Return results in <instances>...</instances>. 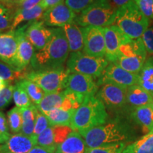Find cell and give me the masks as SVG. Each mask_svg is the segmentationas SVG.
Returning <instances> with one entry per match:
<instances>
[{"label": "cell", "instance_id": "obj_1", "mask_svg": "<svg viewBox=\"0 0 153 153\" xmlns=\"http://www.w3.org/2000/svg\"><path fill=\"white\" fill-rule=\"evenodd\" d=\"M79 133L83 137L88 148H99L116 143L127 144L134 142L137 138L135 130L132 126L119 118Z\"/></svg>", "mask_w": 153, "mask_h": 153}, {"label": "cell", "instance_id": "obj_2", "mask_svg": "<svg viewBox=\"0 0 153 153\" xmlns=\"http://www.w3.org/2000/svg\"><path fill=\"white\" fill-rule=\"evenodd\" d=\"M70 52L63 28H53V35L45 47L34 53L30 67L36 72L62 68L68 60Z\"/></svg>", "mask_w": 153, "mask_h": 153}, {"label": "cell", "instance_id": "obj_3", "mask_svg": "<svg viewBox=\"0 0 153 153\" xmlns=\"http://www.w3.org/2000/svg\"><path fill=\"white\" fill-rule=\"evenodd\" d=\"M108 115L106 108L96 96L86 97L74 112L70 127L81 132L106 123Z\"/></svg>", "mask_w": 153, "mask_h": 153}, {"label": "cell", "instance_id": "obj_4", "mask_svg": "<svg viewBox=\"0 0 153 153\" xmlns=\"http://www.w3.org/2000/svg\"><path fill=\"white\" fill-rule=\"evenodd\" d=\"M113 25L118 26L130 39L136 40L149 27V19L138 9L134 0L118 7Z\"/></svg>", "mask_w": 153, "mask_h": 153}, {"label": "cell", "instance_id": "obj_5", "mask_svg": "<svg viewBox=\"0 0 153 153\" xmlns=\"http://www.w3.org/2000/svg\"><path fill=\"white\" fill-rule=\"evenodd\" d=\"M116 10L110 0H95L76 16L74 22L81 27H108L114 24Z\"/></svg>", "mask_w": 153, "mask_h": 153}, {"label": "cell", "instance_id": "obj_6", "mask_svg": "<svg viewBox=\"0 0 153 153\" xmlns=\"http://www.w3.org/2000/svg\"><path fill=\"white\" fill-rule=\"evenodd\" d=\"M108 64L106 57H92L79 51L70 53L66 66L70 73L86 74L98 79Z\"/></svg>", "mask_w": 153, "mask_h": 153}, {"label": "cell", "instance_id": "obj_7", "mask_svg": "<svg viewBox=\"0 0 153 153\" xmlns=\"http://www.w3.org/2000/svg\"><path fill=\"white\" fill-rule=\"evenodd\" d=\"M70 72L64 67L36 72L32 71L27 74L25 79L30 80L39 86L45 94L60 92L65 89V84Z\"/></svg>", "mask_w": 153, "mask_h": 153}, {"label": "cell", "instance_id": "obj_8", "mask_svg": "<svg viewBox=\"0 0 153 153\" xmlns=\"http://www.w3.org/2000/svg\"><path fill=\"white\" fill-rule=\"evenodd\" d=\"M127 88L116 84L107 82L99 87L95 96L104 104L106 108L111 111H119L127 108Z\"/></svg>", "mask_w": 153, "mask_h": 153}, {"label": "cell", "instance_id": "obj_9", "mask_svg": "<svg viewBox=\"0 0 153 153\" xmlns=\"http://www.w3.org/2000/svg\"><path fill=\"white\" fill-rule=\"evenodd\" d=\"M82 28L84 33V53L92 57H105L106 46L104 28L95 26Z\"/></svg>", "mask_w": 153, "mask_h": 153}, {"label": "cell", "instance_id": "obj_10", "mask_svg": "<svg viewBox=\"0 0 153 153\" xmlns=\"http://www.w3.org/2000/svg\"><path fill=\"white\" fill-rule=\"evenodd\" d=\"M107 82L129 87L138 84V74L126 71L114 63H110L97 81L99 87Z\"/></svg>", "mask_w": 153, "mask_h": 153}, {"label": "cell", "instance_id": "obj_11", "mask_svg": "<svg viewBox=\"0 0 153 153\" xmlns=\"http://www.w3.org/2000/svg\"><path fill=\"white\" fill-rule=\"evenodd\" d=\"M76 14L65 4V1L44 12L41 20L45 26L62 28L65 25L74 22Z\"/></svg>", "mask_w": 153, "mask_h": 153}, {"label": "cell", "instance_id": "obj_12", "mask_svg": "<svg viewBox=\"0 0 153 153\" xmlns=\"http://www.w3.org/2000/svg\"><path fill=\"white\" fill-rule=\"evenodd\" d=\"M104 34L106 46L105 57L109 62L114 63L118 57L120 45L131 39L115 25L104 28Z\"/></svg>", "mask_w": 153, "mask_h": 153}, {"label": "cell", "instance_id": "obj_13", "mask_svg": "<svg viewBox=\"0 0 153 153\" xmlns=\"http://www.w3.org/2000/svg\"><path fill=\"white\" fill-rule=\"evenodd\" d=\"M99 87L92 76L79 73H70L65 84V89L84 97L95 96Z\"/></svg>", "mask_w": 153, "mask_h": 153}, {"label": "cell", "instance_id": "obj_14", "mask_svg": "<svg viewBox=\"0 0 153 153\" xmlns=\"http://www.w3.org/2000/svg\"><path fill=\"white\" fill-rule=\"evenodd\" d=\"M29 23L19 26L16 31L19 35L18 50L15 58L14 68L19 70H24L31 62L36 50L26 37V30Z\"/></svg>", "mask_w": 153, "mask_h": 153}, {"label": "cell", "instance_id": "obj_15", "mask_svg": "<svg viewBox=\"0 0 153 153\" xmlns=\"http://www.w3.org/2000/svg\"><path fill=\"white\" fill-rule=\"evenodd\" d=\"M53 33V28L47 27L41 20H39L29 23L26 30V37L37 51L45 47Z\"/></svg>", "mask_w": 153, "mask_h": 153}, {"label": "cell", "instance_id": "obj_16", "mask_svg": "<svg viewBox=\"0 0 153 153\" xmlns=\"http://www.w3.org/2000/svg\"><path fill=\"white\" fill-rule=\"evenodd\" d=\"M18 45L19 35L16 30L0 33V60L14 68Z\"/></svg>", "mask_w": 153, "mask_h": 153}, {"label": "cell", "instance_id": "obj_17", "mask_svg": "<svg viewBox=\"0 0 153 153\" xmlns=\"http://www.w3.org/2000/svg\"><path fill=\"white\" fill-rule=\"evenodd\" d=\"M36 145V138L17 133L11 135L4 144L0 145V153H28Z\"/></svg>", "mask_w": 153, "mask_h": 153}, {"label": "cell", "instance_id": "obj_18", "mask_svg": "<svg viewBox=\"0 0 153 153\" xmlns=\"http://www.w3.org/2000/svg\"><path fill=\"white\" fill-rule=\"evenodd\" d=\"M126 104L129 111L153 104V96L138 85L131 86L127 88Z\"/></svg>", "mask_w": 153, "mask_h": 153}, {"label": "cell", "instance_id": "obj_19", "mask_svg": "<svg viewBox=\"0 0 153 153\" xmlns=\"http://www.w3.org/2000/svg\"><path fill=\"white\" fill-rule=\"evenodd\" d=\"M130 111V117L140 126L145 135L153 132V104L138 107Z\"/></svg>", "mask_w": 153, "mask_h": 153}, {"label": "cell", "instance_id": "obj_20", "mask_svg": "<svg viewBox=\"0 0 153 153\" xmlns=\"http://www.w3.org/2000/svg\"><path fill=\"white\" fill-rule=\"evenodd\" d=\"M88 148L79 132L73 131L57 146L55 153H87Z\"/></svg>", "mask_w": 153, "mask_h": 153}, {"label": "cell", "instance_id": "obj_21", "mask_svg": "<svg viewBox=\"0 0 153 153\" xmlns=\"http://www.w3.org/2000/svg\"><path fill=\"white\" fill-rule=\"evenodd\" d=\"M68 40L71 53L79 52L84 48L83 28L74 22L65 25L62 27Z\"/></svg>", "mask_w": 153, "mask_h": 153}, {"label": "cell", "instance_id": "obj_22", "mask_svg": "<svg viewBox=\"0 0 153 153\" xmlns=\"http://www.w3.org/2000/svg\"><path fill=\"white\" fill-rule=\"evenodd\" d=\"M45 9L41 4L30 9H18L14 14L11 30H15L24 22L32 23L41 20Z\"/></svg>", "mask_w": 153, "mask_h": 153}, {"label": "cell", "instance_id": "obj_23", "mask_svg": "<svg viewBox=\"0 0 153 153\" xmlns=\"http://www.w3.org/2000/svg\"><path fill=\"white\" fill-rule=\"evenodd\" d=\"M122 153H153V132L126 145Z\"/></svg>", "mask_w": 153, "mask_h": 153}, {"label": "cell", "instance_id": "obj_24", "mask_svg": "<svg viewBox=\"0 0 153 153\" xmlns=\"http://www.w3.org/2000/svg\"><path fill=\"white\" fill-rule=\"evenodd\" d=\"M65 99V96L63 91L60 92L45 94V97L40 104L36 106L39 111L43 113V114H46L47 113L55 108H60Z\"/></svg>", "mask_w": 153, "mask_h": 153}, {"label": "cell", "instance_id": "obj_25", "mask_svg": "<svg viewBox=\"0 0 153 153\" xmlns=\"http://www.w3.org/2000/svg\"><path fill=\"white\" fill-rule=\"evenodd\" d=\"M38 111L37 107L33 104L26 108H21L22 114V127L21 132L26 136L33 137Z\"/></svg>", "mask_w": 153, "mask_h": 153}, {"label": "cell", "instance_id": "obj_26", "mask_svg": "<svg viewBox=\"0 0 153 153\" xmlns=\"http://www.w3.org/2000/svg\"><path fill=\"white\" fill-rule=\"evenodd\" d=\"M146 62V56L140 55V56L134 57H118L114 64L120 67L126 71L131 72L133 74H138L143 67Z\"/></svg>", "mask_w": 153, "mask_h": 153}, {"label": "cell", "instance_id": "obj_27", "mask_svg": "<svg viewBox=\"0 0 153 153\" xmlns=\"http://www.w3.org/2000/svg\"><path fill=\"white\" fill-rule=\"evenodd\" d=\"M139 86L153 96V58L148 59L138 74Z\"/></svg>", "mask_w": 153, "mask_h": 153}, {"label": "cell", "instance_id": "obj_28", "mask_svg": "<svg viewBox=\"0 0 153 153\" xmlns=\"http://www.w3.org/2000/svg\"><path fill=\"white\" fill-rule=\"evenodd\" d=\"M144 55L146 56L147 52L140 38L136 40H130L122 44L119 48L118 57H134Z\"/></svg>", "mask_w": 153, "mask_h": 153}, {"label": "cell", "instance_id": "obj_29", "mask_svg": "<svg viewBox=\"0 0 153 153\" xmlns=\"http://www.w3.org/2000/svg\"><path fill=\"white\" fill-rule=\"evenodd\" d=\"M75 111H65L61 108H55L45 114L48 119L51 126H70Z\"/></svg>", "mask_w": 153, "mask_h": 153}, {"label": "cell", "instance_id": "obj_30", "mask_svg": "<svg viewBox=\"0 0 153 153\" xmlns=\"http://www.w3.org/2000/svg\"><path fill=\"white\" fill-rule=\"evenodd\" d=\"M24 70H19L10 65L0 60V78L8 83L16 81V80L24 79L28 73Z\"/></svg>", "mask_w": 153, "mask_h": 153}, {"label": "cell", "instance_id": "obj_31", "mask_svg": "<svg viewBox=\"0 0 153 153\" xmlns=\"http://www.w3.org/2000/svg\"><path fill=\"white\" fill-rule=\"evenodd\" d=\"M19 83L24 87V89L29 96L30 100L33 104L38 105L45 97V94L43 89L35 82L28 79L19 80Z\"/></svg>", "mask_w": 153, "mask_h": 153}, {"label": "cell", "instance_id": "obj_32", "mask_svg": "<svg viewBox=\"0 0 153 153\" xmlns=\"http://www.w3.org/2000/svg\"><path fill=\"white\" fill-rule=\"evenodd\" d=\"M36 145L54 152L56 151L57 145L55 143L52 126L45 129L36 137Z\"/></svg>", "mask_w": 153, "mask_h": 153}, {"label": "cell", "instance_id": "obj_33", "mask_svg": "<svg viewBox=\"0 0 153 153\" xmlns=\"http://www.w3.org/2000/svg\"><path fill=\"white\" fill-rule=\"evenodd\" d=\"M13 99L16 104V107L22 108L30 106L32 104L29 96L24 89V87L21 85L19 82H16L14 87L13 91Z\"/></svg>", "mask_w": 153, "mask_h": 153}, {"label": "cell", "instance_id": "obj_34", "mask_svg": "<svg viewBox=\"0 0 153 153\" xmlns=\"http://www.w3.org/2000/svg\"><path fill=\"white\" fill-rule=\"evenodd\" d=\"M7 121L11 133H18L22 131V114L21 108L14 107L7 113Z\"/></svg>", "mask_w": 153, "mask_h": 153}, {"label": "cell", "instance_id": "obj_35", "mask_svg": "<svg viewBox=\"0 0 153 153\" xmlns=\"http://www.w3.org/2000/svg\"><path fill=\"white\" fill-rule=\"evenodd\" d=\"M14 14L8 8L0 4V32L11 28Z\"/></svg>", "mask_w": 153, "mask_h": 153}, {"label": "cell", "instance_id": "obj_36", "mask_svg": "<svg viewBox=\"0 0 153 153\" xmlns=\"http://www.w3.org/2000/svg\"><path fill=\"white\" fill-rule=\"evenodd\" d=\"M126 145V143H116L99 148H88L87 153H122Z\"/></svg>", "mask_w": 153, "mask_h": 153}, {"label": "cell", "instance_id": "obj_37", "mask_svg": "<svg viewBox=\"0 0 153 153\" xmlns=\"http://www.w3.org/2000/svg\"><path fill=\"white\" fill-rule=\"evenodd\" d=\"M51 126L50 122L48 119L47 116L43 113H41L39 111H38L37 114H36V123H35V128H34L33 135V137L36 139L38 135L41 133L45 131V129Z\"/></svg>", "mask_w": 153, "mask_h": 153}, {"label": "cell", "instance_id": "obj_38", "mask_svg": "<svg viewBox=\"0 0 153 153\" xmlns=\"http://www.w3.org/2000/svg\"><path fill=\"white\" fill-rule=\"evenodd\" d=\"M53 134H54L55 143L58 146L60 143L65 140L68 135L74 131L70 126H52Z\"/></svg>", "mask_w": 153, "mask_h": 153}, {"label": "cell", "instance_id": "obj_39", "mask_svg": "<svg viewBox=\"0 0 153 153\" xmlns=\"http://www.w3.org/2000/svg\"><path fill=\"white\" fill-rule=\"evenodd\" d=\"M95 0H65V3L75 14H80Z\"/></svg>", "mask_w": 153, "mask_h": 153}, {"label": "cell", "instance_id": "obj_40", "mask_svg": "<svg viewBox=\"0 0 153 153\" xmlns=\"http://www.w3.org/2000/svg\"><path fill=\"white\" fill-rule=\"evenodd\" d=\"M138 9L149 20H153V0H134Z\"/></svg>", "mask_w": 153, "mask_h": 153}, {"label": "cell", "instance_id": "obj_41", "mask_svg": "<svg viewBox=\"0 0 153 153\" xmlns=\"http://www.w3.org/2000/svg\"><path fill=\"white\" fill-rule=\"evenodd\" d=\"M9 124L5 114L0 110V144H4L11 137Z\"/></svg>", "mask_w": 153, "mask_h": 153}, {"label": "cell", "instance_id": "obj_42", "mask_svg": "<svg viewBox=\"0 0 153 153\" xmlns=\"http://www.w3.org/2000/svg\"><path fill=\"white\" fill-rule=\"evenodd\" d=\"M14 85H9L0 91V110L7 107L13 98Z\"/></svg>", "mask_w": 153, "mask_h": 153}, {"label": "cell", "instance_id": "obj_43", "mask_svg": "<svg viewBox=\"0 0 153 153\" xmlns=\"http://www.w3.org/2000/svg\"><path fill=\"white\" fill-rule=\"evenodd\" d=\"M146 52L153 55V26L148 27L140 37Z\"/></svg>", "mask_w": 153, "mask_h": 153}, {"label": "cell", "instance_id": "obj_44", "mask_svg": "<svg viewBox=\"0 0 153 153\" xmlns=\"http://www.w3.org/2000/svg\"><path fill=\"white\" fill-rule=\"evenodd\" d=\"M42 0H25L20 3L19 9H30L41 4Z\"/></svg>", "mask_w": 153, "mask_h": 153}, {"label": "cell", "instance_id": "obj_45", "mask_svg": "<svg viewBox=\"0 0 153 153\" xmlns=\"http://www.w3.org/2000/svg\"><path fill=\"white\" fill-rule=\"evenodd\" d=\"M65 0H42L41 5L45 10H47V9L58 5L59 4L62 3Z\"/></svg>", "mask_w": 153, "mask_h": 153}, {"label": "cell", "instance_id": "obj_46", "mask_svg": "<svg viewBox=\"0 0 153 153\" xmlns=\"http://www.w3.org/2000/svg\"><path fill=\"white\" fill-rule=\"evenodd\" d=\"M28 153H54V152H52V151L46 150V149L36 145Z\"/></svg>", "mask_w": 153, "mask_h": 153}, {"label": "cell", "instance_id": "obj_47", "mask_svg": "<svg viewBox=\"0 0 153 153\" xmlns=\"http://www.w3.org/2000/svg\"><path fill=\"white\" fill-rule=\"evenodd\" d=\"M130 1H131V0H112L113 3H114L113 4H114L115 6V7H116L117 9L118 7H121V6L129 2Z\"/></svg>", "mask_w": 153, "mask_h": 153}, {"label": "cell", "instance_id": "obj_48", "mask_svg": "<svg viewBox=\"0 0 153 153\" xmlns=\"http://www.w3.org/2000/svg\"><path fill=\"white\" fill-rule=\"evenodd\" d=\"M9 85H10V84L0 78V91L2 90L3 89H4L6 87H7Z\"/></svg>", "mask_w": 153, "mask_h": 153}, {"label": "cell", "instance_id": "obj_49", "mask_svg": "<svg viewBox=\"0 0 153 153\" xmlns=\"http://www.w3.org/2000/svg\"><path fill=\"white\" fill-rule=\"evenodd\" d=\"M17 1H19V2H22V1H25V0H17Z\"/></svg>", "mask_w": 153, "mask_h": 153}, {"label": "cell", "instance_id": "obj_50", "mask_svg": "<svg viewBox=\"0 0 153 153\" xmlns=\"http://www.w3.org/2000/svg\"><path fill=\"white\" fill-rule=\"evenodd\" d=\"M152 58H153V57H152Z\"/></svg>", "mask_w": 153, "mask_h": 153}]
</instances>
